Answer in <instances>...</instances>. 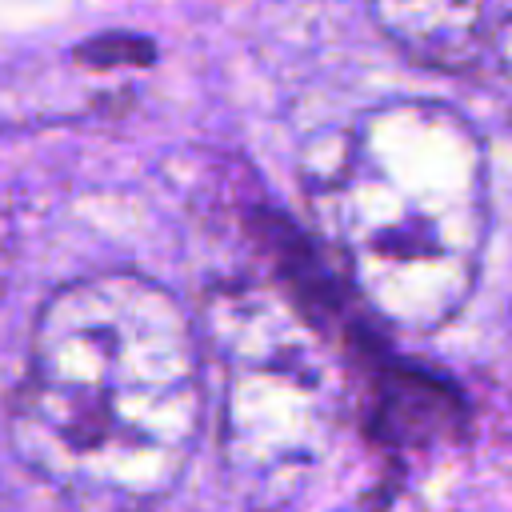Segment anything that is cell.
<instances>
[{
	"instance_id": "cell-1",
	"label": "cell",
	"mask_w": 512,
	"mask_h": 512,
	"mask_svg": "<svg viewBox=\"0 0 512 512\" xmlns=\"http://www.w3.org/2000/svg\"><path fill=\"white\" fill-rule=\"evenodd\" d=\"M204 416V340L160 280L92 272L40 304L8 440L56 496L84 512L160 504L184 480Z\"/></svg>"
},
{
	"instance_id": "cell-2",
	"label": "cell",
	"mask_w": 512,
	"mask_h": 512,
	"mask_svg": "<svg viewBox=\"0 0 512 512\" xmlns=\"http://www.w3.org/2000/svg\"><path fill=\"white\" fill-rule=\"evenodd\" d=\"M316 216L360 300L392 328L428 336L472 296L488 244V152L440 100L360 112L312 180Z\"/></svg>"
},
{
	"instance_id": "cell-3",
	"label": "cell",
	"mask_w": 512,
	"mask_h": 512,
	"mask_svg": "<svg viewBox=\"0 0 512 512\" xmlns=\"http://www.w3.org/2000/svg\"><path fill=\"white\" fill-rule=\"evenodd\" d=\"M208 344L220 360V448L228 468L272 488L312 464L332 432L336 392L308 328L272 296L220 304Z\"/></svg>"
},
{
	"instance_id": "cell-4",
	"label": "cell",
	"mask_w": 512,
	"mask_h": 512,
	"mask_svg": "<svg viewBox=\"0 0 512 512\" xmlns=\"http://www.w3.org/2000/svg\"><path fill=\"white\" fill-rule=\"evenodd\" d=\"M500 0H368L380 32L412 60L444 72L484 60Z\"/></svg>"
},
{
	"instance_id": "cell-5",
	"label": "cell",
	"mask_w": 512,
	"mask_h": 512,
	"mask_svg": "<svg viewBox=\"0 0 512 512\" xmlns=\"http://www.w3.org/2000/svg\"><path fill=\"white\" fill-rule=\"evenodd\" d=\"M484 56H492L504 88L512 92V0H500L496 4V16H492V32H488V48Z\"/></svg>"
}]
</instances>
